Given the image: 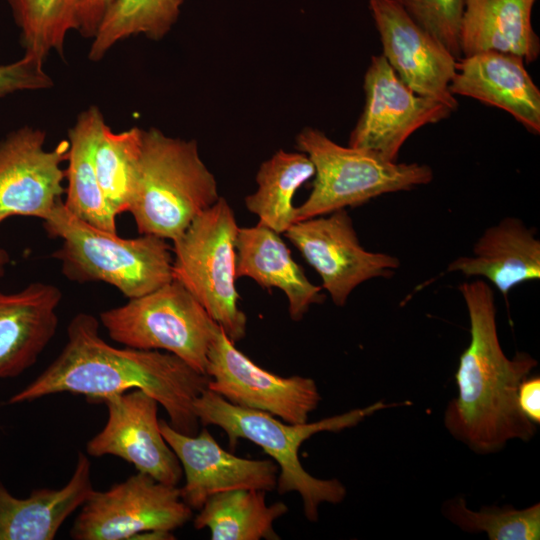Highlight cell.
<instances>
[{
	"label": "cell",
	"instance_id": "obj_1",
	"mask_svg": "<svg viewBox=\"0 0 540 540\" xmlns=\"http://www.w3.org/2000/svg\"><path fill=\"white\" fill-rule=\"evenodd\" d=\"M209 381L208 375L172 353L108 344L99 334V321L79 313L67 327L60 354L8 403L31 402L57 393L83 395L91 403H103L110 396L140 389L165 409L175 430L193 436L200 425L193 404Z\"/></svg>",
	"mask_w": 540,
	"mask_h": 540
},
{
	"label": "cell",
	"instance_id": "obj_2",
	"mask_svg": "<svg viewBox=\"0 0 540 540\" xmlns=\"http://www.w3.org/2000/svg\"><path fill=\"white\" fill-rule=\"evenodd\" d=\"M469 315L470 343L455 374L458 395L444 413L448 432L478 454L495 453L513 439L529 441L536 424L523 415L517 391L537 366L526 352L508 358L499 341L492 288L482 279L458 287Z\"/></svg>",
	"mask_w": 540,
	"mask_h": 540
},
{
	"label": "cell",
	"instance_id": "obj_3",
	"mask_svg": "<svg viewBox=\"0 0 540 540\" xmlns=\"http://www.w3.org/2000/svg\"><path fill=\"white\" fill-rule=\"evenodd\" d=\"M390 406L378 401L313 423L292 424L264 411L234 405L208 388L193 404L199 423L220 427L226 433L231 448L239 439L260 446L279 466L277 491L280 494L299 493L304 514L311 522L318 520L322 503H341L346 497V488L338 479H319L303 468L298 457L302 443L319 432H339L354 427L366 417Z\"/></svg>",
	"mask_w": 540,
	"mask_h": 540
},
{
	"label": "cell",
	"instance_id": "obj_4",
	"mask_svg": "<svg viewBox=\"0 0 540 540\" xmlns=\"http://www.w3.org/2000/svg\"><path fill=\"white\" fill-rule=\"evenodd\" d=\"M220 198L197 142L157 128L142 129V146L128 212L140 234L175 241Z\"/></svg>",
	"mask_w": 540,
	"mask_h": 540
},
{
	"label": "cell",
	"instance_id": "obj_5",
	"mask_svg": "<svg viewBox=\"0 0 540 540\" xmlns=\"http://www.w3.org/2000/svg\"><path fill=\"white\" fill-rule=\"evenodd\" d=\"M50 238H60L52 253L63 274L72 281L105 282L131 299L148 294L173 280V257L166 239L141 234L122 238L95 227L58 202L43 220Z\"/></svg>",
	"mask_w": 540,
	"mask_h": 540
},
{
	"label": "cell",
	"instance_id": "obj_6",
	"mask_svg": "<svg viewBox=\"0 0 540 540\" xmlns=\"http://www.w3.org/2000/svg\"><path fill=\"white\" fill-rule=\"evenodd\" d=\"M296 144L315 168L312 191L295 209L296 222L411 190L433 179L428 165L392 162L364 149L344 147L316 128H304Z\"/></svg>",
	"mask_w": 540,
	"mask_h": 540
},
{
	"label": "cell",
	"instance_id": "obj_7",
	"mask_svg": "<svg viewBox=\"0 0 540 540\" xmlns=\"http://www.w3.org/2000/svg\"><path fill=\"white\" fill-rule=\"evenodd\" d=\"M238 228L231 206L220 197L173 241V279L198 300L233 343L245 337L247 327L235 287Z\"/></svg>",
	"mask_w": 540,
	"mask_h": 540
},
{
	"label": "cell",
	"instance_id": "obj_8",
	"mask_svg": "<svg viewBox=\"0 0 540 540\" xmlns=\"http://www.w3.org/2000/svg\"><path fill=\"white\" fill-rule=\"evenodd\" d=\"M109 337L126 347L164 350L205 373L220 326L177 280L100 313Z\"/></svg>",
	"mask_w": 540,
	"mask_h": 540
},
{
	"label": "cell",
	"instance_id": "obj_9",
	"mask_svg": "<svg viewBox=\"0 0 540 540\" xmlns=\"http://www.w3.org/2000/svg\"><path fill=\"white\" fill-rule=\"evenodd\" d=\"M193 510L180 488L137 472L83 504L71 528L74 540H130L151 531L172 532L191 520Z\"/></svg>",
	"mask_w": 540,
	"mask_h": 540
},
{
	"label": "cell",
	"instance_id": "obj_10",
	"mask_svg": "<svg viewBox=\"0 0 540 540\" xmlns=\"http://www.w3.org/2000/svg\"><path fill=\"white\" fill-rule=\"evenodd\" d=\"M208 389L228 402L302 424L321 401L316 382L299 375L283 377L255 364L235 347L220 328L212 342L205 369Z\"/></svg>",
	"mask_w": 540,
	"mask_h": 540
},
{
	"label": "cell",
	"instance_id": "obj_11",
	"mask_svg": "<svg viewBox=\"0 0 540 540\" xmlns=\"http://www.w3.org/2000/svg\"><path fill=\"white\" fill-rule=\"evenodd\" d=\"M365 104L348 146L396 162L405 141L419 128L453 112L445 104L408 87L382 55L373 56L364 75Z\"/></svg>",
	"mask_w": 540,
	"mask_h": 540
},
{
	"label": "cell",
	"instance_id": "obj_12",
	"mask_svg": "<svg viewBox=\"0 0 540 540\" xmlns=\"http://www.w3.org/2000/svg\"><path fill=\"white\" fill-rule=\"evenodd\" d=\"M284 233L320 275L322 287L337 306H344L363 282L389 278L400 266L392 255L364 249L345 209L296 222Z\"/></svg>",
	"mask_w": 540,
	"mask_h": 540
},
{
	"label": "cell",
	"instance_id": "obj_13",
	"mask_svg": "<svg viewBox=\"0 0 540 540\" xmlns=\"http://www.w3.org/2000/svg\"><path fill=\"white\" fill-rule=\"evenodd\" d=\"M46 132L23 126L0 141V223L9 217L45 220L65 193L68 140L45 147Z\"/></svg>",
	"mask_w": 540,
	"mask_h": 540
},
{
	"label": "cell",
	"instance_id": "obj_14",
	"mask_svg": "<svg viewBox=\"0 0 540 540\" xmlns=\"http://www.w3.org/2000/svg\"><path fill=\"white\" fill-rule=\"evenodd\" d=\"M105 426L86 444L87 454L119 457L138 472L169 485L180 482L183 470L159 426V403L148 393L132 389L106 398Z\"/></svg>",
	"mask_w": 540,
	"mask_h": 540
},
{
	"label": "cell",
	"instance_id": "obj_15",
	"mask_svg": "<svg viewBox=\"0 0 540 540\" xmlns=\"http://www.w3.org/2000/svg\"><path fill=\"white\" fill-rule=\"evenodd\" d=\"M369 9L382 56L397 76L417 94L455 111L458 102L449 86L458 59L394 0H369Z\"/></svg>",
	"mask_w": 540,
	"mask_h": 540
},
{
	"label": "cell",
	"instance_id": "obj_16",
	"mask_svg": "<svg viewBox=\"0 0 540 540\" xmlns=\"http://www.w3.org/2000/svg\"><path fill=\"white\" fill-rule=\"evenodd\" d=\"M161 433L177 456L185 483L180 488L182 500L199 510L211 496L236 490L271 491L277 484V464L268 459L256 460L235 456L223 449L206 428L196 435L175 430L159 421Z\"/></svg>",
	"mask_w": 540,
	"mask_h": 540
},
{
	"label": "cell",
	"instance_id": "obj_17",
	"mask_svg": "<svg viewBox=\"0 0 540 540\" xmlns=\"http://www.w3.org/2000/svg\"><path fill=\"white\" fill-rule=\"evenodd\" d=\"M516 55L482 52L456 62L449 89L511 114L527 130L540 133V90Z\"/></svg>",
	"mask_w": 540,
	"mask_h": 540
},
{
	"label": "cell",
	"instance_id": "obj_18",
	"mask_svg": "<svg viewBox=\"0 0 540 540\" xmlns=\"http://www.w3.org/2000/svg\"><path fill=\"white\" fill-rule=\"evenodd\" d=\"M61 291L35 282L14 293L0 292V378L30 368L54 337Z\"/></svg>",
	"mask_w": 540,
	"mask_h": 540
},
{
	"label": "cell",
	"instance_id": "obj_19",
	"mask_svg": "<svg viewBox=\"0 0 540 540\" xmlns=\"http://www.w3.org/2000/svg\"><path fill=\"white\" fill-rule=\"evenodd\" d=\"M95 492L91 463L79 453L73 474L59 489L12 495L0 481V540H53L65 520Z\"/></svg>",
	"mask_w": 540,
	"mask_h": 540
},
{
	"label": "cell",
	"instance_id": "obj_20",
	"mask_svg": "<svg viewBox=\"0 0 540 540\" xmlns=\"http://www.w3.org/2000/svg\"><path fill=\"white\" fill-rule=\"evenodd\" d=\"M236 278L248 277L264 288H279L289 303L292 320L299 321L313 304L325 296L295 262L279 233L258 223L239 227L235 242Z\"/></svg>",
	"mask_w": 540,
	"mask_h": 540
},
{
	"label": "cell",
	"instance_id": "obj_21",
	"mask_svg": "<svg viewBox=\"0 0 540 540\" xmlns=\"http://www.w3.org/2000/svg\"><path fill=\"white\" fill-rule=\"evenodd\" d=\"M447 271L484 277L507 298L517 285L540 278V240L520 219L507 217L486 229L472 255L455 259Z\"/></svg>",
	"mask_w": 540,
	"mask_h": 540
},
{
	"label": "cell",
	"instance_id": "obj_22",
	"mask_svg": "<svg viewBox=\"0 0 540 540\" xmlns=\"http://www.w3.org/2000/svg\"><path fill=\"white\" fill-rule=\"evenodd\" d=\"M536 0H465L460 23L461 57L482 52L516 55L531 63L540 54L532 25Z\"/></svg>",
	"mask_w": 540,
	"mask_h": 540
},
{
	"label": "cell",
	"instance_id": "obj_23",
	"mask_svg": "<svg viewBox=\"0 0 540 540\" xmlns=\"http://www.w3.org/2000/svg\"><path fill=\"white\" fill-rule=\"evenodd\" d=\"M101 110L90 106L82 111L68 131L65 207L79 219L100 229L117 233L116 217L108 207L96 176L93 151L105 125Z\"/></svg>",
	"mask_w": 540,
	"mask_h": 540
},
{
	"label": "cell",
	"instance_id": "obj_24",
	"mask_svg": "<svg viewBox=\"0 0 540 540\" xmlns=\"http://www.w3.org/2000/svg\"><path fill=\"white\" fill-rule=\"evenodd\" d=\"M265 491L236 489L208 498L194 519L197 530L208 528L212 540H277L274 521L288 512L283 502L267 505Z\"/></svg>",
	"mask_w": 540,
	"mask_h": 540
},
{
	"label": "cell",
	"instance_id": "obj_25",
	"mask_svg": "<svg viewBox=\"0 0 540 540\" xmlns=\"http://www.w3.org/2000/svg\"><path fill=\"white\" fill-rule=\"evenodd\" d=\"M315 168L303 152L277 151L257 172L256 192L245 197V206L259 223L284 233L296 223L293 199L297 190L314 177Z\"/></svg>",
	"mask_w": 540,
	"mask_h": 540
},
{
	"label": "cell",
	"instance_id": "obj_26",
	"mask_svg": "<svg viewBox=\"0 0 540 540\" xmlns=\"http://www.w3.org/2000/svg\"><path fill=\"white\" fill-rule=\"evenodd\" d=\"M185 0H114L92 39L91 61L101 60L118 42L144 35L160 40L178 19Z\"/></svg>",
	"mask_w": 540,
	"mask_h": 540
},
{
	"label": "cell",
	"instance_id": "obj_27",
	"mask_svg": "<svg viewBox=\"0 0 540 540\" xmlns=\"http://www.w3.org/2000/svg\"><path fill=\"white\" fill-rule=\"evenodd\" d=\"M141 146V128L114 132L107 124L95 143L93 162L96 176L105 201L115 216L128 212Z\"/></svg>",
	"mask_w": 540,
	"mask_h": 540
},
{
	"label": "cell",
	"instance_id": "obj_28",
	"mask_svg": "<svg viewBox=\"0 0 540 540\" xmlns=\"http://www.w3.org/2000/svg\"><path fill=\"white\" fill-rule=\"evenodd\" d=\"M82 0H8L20 30L24 54L45 60L61 53L69 32L77 30Z\"/></svg>",
	"mask_w": 540,
	"mask_h": 540
},
{
	"label": "cell",
	"instance_id": "obj_29",
	"mask_svg": "<svg viewBox=\"0 0 540 540\" xmlns=\"http://www.w3.org/2000/svg\"><path fill=\"white\" fill-rule=\"evenodd\" d=\"M443 513L462 530L485 532L490 540L540 539L539 503L524 509L493 505L475 511L468 508L464 497H454L444 504Z\"/></svg>",
	"mask_w": 540,
	"mask_h": 540
},
{
	"label": "cell",
	"instance_id": "obj_30",
	"mask_svg": "<svg viewBox=\"0 0 540 540\" xmlns=\"http://www.w3.org/2000/svg\"><path fill=\"white\" fill-rule=\"evenodd\" d=\"M394 1L457 59L461 58L459 31L465 0Z\"/></svg>",
	"mask_w": 540,
	"mask_h": 540
},
{
	"label": "cell",
	"instance_id": "obj_31",
	"mask_svg": "<svg viewBox=\"0 0 540 540\" xmlns=\"http://www.w3.org/2000/svg\"><path fill=\"white\" fill-rule=\"evenodd\" d=\"M43 64V60L25 54L14 62L0 64V99L16 92L53 86V80Z\"/></svg>",
	"mask_w": 540,
	"mask_h": 540
},
{
	"label": "cell",
	"instance_id": "obj_32",
	"mask_svg": "<svg viewBox=\"0 0 540 540\" xmlns=\"http://www.w3.org/2000/svg\"><path fill=\"white\" fill-rule=\"evenodd\" d=\"M114 0H82L77 31L93 39Z\"/></svg>",
	"mask_w": 540,
	"mask_h": 540
},
{
	"label": "cell",
	"instance_id": "obj_33",
	"mask_svg": "<svg viewBox=\"0 0 540 540\" xmlns=\"http://www.w3.org/2000/svg\"><path fill=\"white\" fill-rule=\"evenodd\" d=\"M517 404L525 417L535 424H540V378L537 376L523 379L517 391Z\"/></svg>",
	"mask_w": 540,
	"mask_h": 540
},
{
	"label": "cell",
	"instance_id": "obj_34",
	"mask_svg": "<svg viewBox=\"0 0 540 540\" xmlns=\"http://www.w3.org/2000/svg\"><path fill=\"white\" fill-rule=\"evenodd\" d=\"M10 261L8 252L0 248V278L5 274L6 266Z\"/></svg>",
	"mask_w": 540,
	"mask_h": 540
}]
</instances>
